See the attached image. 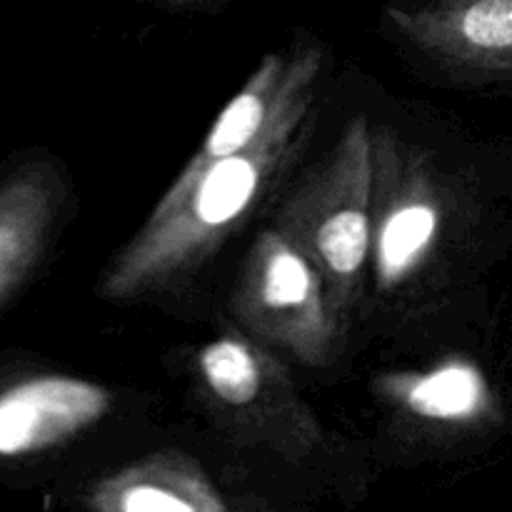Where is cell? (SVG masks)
<instances>
[{"instance_id":"obj_8","label":"cell","mask_w":512,"mask_h":512,"mask_svg":"<svg viewBox=\"0 0 512 512\" xmlns=\"http://www.w3.org/2000/svg\"><path fill=\"white\" fill-rule=\"evenodd\" d=\"M88 505L100 512L228 510L203 465L180 450H160L115 470L90 490Z\"/></svg>"},{"instance_id":"obj_7","label":"cell","mask_w":512,"mask_h":512,"mask_svg":"<svg viewBox=\"0 0 512 512\" xmlns=\"http://www.w3.org/2000/svg\"><path fill=\"white\" fill-rule=\"evenodd\" d=\"M110 410L100 385L65 375L30 380L0 398V455L35 453L73 438Z\"/></svg>"},{"instance_id":"obj_3","label":"cell","mask_w":512,"mask_h":512,"mask_svg":"<svg viewBox=\"0 0 512 512\" xmlns=\"http://www.w3.org/2000/svg\"><path fill=\"white\" fill-rule=\"evenodd\" d=\"M233 313L253 338L310 368L338 350L340 313L318 265L280 228L255 238L233 295Z\"/></svg>"},{"instance_id":"obj_9","label":"cell","mask_w":512,"mask_h":512,"mask_svg":"<svg viewBox=\"0 0 512 512\" xmlns=\"http://www.w3.org/2000/svg\"><path fill=\"white\" fill-rule=\"evenodd\" d=\"M290 70H293V53H268L240 93L223 108L220 118L208 130L200 148L195 150L188 165H203L208 160L238 153L248 148L255 138L273 120L285 88H288Z\"/></svg>"},{"instance_id":"obj_4","label":"cell","mask_w":512,"mask_h":512,"mask_svg":"<svg viewBox=\"0 0 512 512\" xmlns=\"http://www.w3.org/2000/svg\"><path fill=\"white\" fill-rule=\"evenodd\" d=\"M198 375L220 413H230L243 428L263 435L285 430L293 448L308 445L318 433L273 358L248 340H210L198 350Z\"/></svg>"},{"instance_id":"obj_5","label":"cell","mask_w":512,"mask_h":512,"mask_svg":"<svg viewBox=\"0 0 512 512\" xmlns=\"http://www.w3.org/2000/svg\"><path fill=\"white\" fill-rule=\"evenodd\" d=\"M388 18L448 68L512 78V0H428L393 8Z\"/></svg>"},{"instance_id":"obj_6","label":"cell","mask_w":512,"mask_h":512,"mask_svg":"<svg viewBox=\"0 0 512 512\" xmlns=\"http://www.w3.org/2000/svg\"><path fill=\"white\" fill-rule=\"evenodd\" d=\"M440 203L425 175L395 168V155L375 140L373 255L383 288L403 283L438 240Z\"/></svg>"},{"instance_id":"obj_1","label":"cell","mask_w":512,"mask_h":512,"mask_svg":"<svg viewBox=\"0 0 512 512\" xmlns=\"http://www.w3.org/2000/svg\"><path fill=\"white\" fill-rule=\"evenodd\" d=\"M323 50H293L288 88L263 133L238 153L185 165L150 218L108 265L100 293L133 300L175 283L223 245L300 148L318 100Z\"/></svg>"},{"instance_id":"obj_2","label":"cell","mask_w":512,"mask_h":512,"mask_svg":"<svg viewBox=\"0 0 512 512\" xmlns=\"http://www.w3.org/2000/svg\"><path fill=\"white\" fill-rule=\"evenodd\" d=\"M373 205L375 135L358 115L278 218V228L320 268L340 318L353 305L373 250Z\"/></svg>"},{"instance_id":"obj_10","label":"cell","mask_w":512,"mask_h":512,"mask_svg":"<svg viewBox=\"0 0 512 512\" xmlns=\"http://www.w3.org/2000/svg\"><path fill=\"white\" fill-rule=\"evenodd\" d=\"M380 385L385 395L420 418L463 423L488 408L485 380L465 363H450L423 375H393Z\"/></svg>"}]
</instances>
